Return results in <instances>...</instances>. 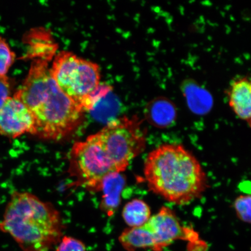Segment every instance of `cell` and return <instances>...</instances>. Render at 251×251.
<instances>
[{"label": "cell", "instance_id": "obj_9", "mask_svg": "<svg viewBox=\"0 0 251 251\" xmlns=\"http://www.w3.org/2000/svg\"><path fill=\"white\" fill-rule=\"evenodd\" d=\"M126 180L121 173L112 172L103 178L99 191L102 193L100 209L108 216L114 215L121 202Z\"/></svg>", "mask_w": 251, "mask_h": 251}, {"label": "cell", "instance_id": "obj_13", "mask_svg": "<svg viewBox=\"0 0 251 251\" xmlns=\"http://www.w3.org/2000/svg\"><path fill=\"white\" fill-rule=\"evenodd\" d=\"M122 246L127 251L151 249L155 251V243L145 225L130 227L122 232L119 237Z\"/></svg>", "mask_w": 251, "mask_h": 251}, {"label": "cell", "instance_id": "obj_1", "mask_svg": "<svg viewBox=\"0 0 251 251\" xmlns=\"http://www.w3.org/2000/svg\"><path fill=\"white\" fill-rule=\"evenodd\" d=\"M52 50L39 52L23 84L14 96L32 113L33 135L43 140L58 141L79 126L84 112L63 93L51 76L49 61Z\"/></svg>", "mask_w": 251, "mask_h": 251}, {"label": "cell", "instance_id": "obj_11", "mask_svg": "<svg viewBox=\"0 0 251 251\" xmlns=\"http://www.w3.org/2000/svg\"><path fill=\"white\" fill-rule=\"evenodd\" d=\"M144 115L151 125L159 128H167L175 123L177 109L168 99L158 97L147 103Z\"/></svg>", "mask_w": 251, "mask_h": 251}, {"label": "cell", "instance_id": "obj_4", "mask_svg": "<svg viewBox=\"0 0 251 251\" xmlns=\"http://www.w3.org/2000/svg\"><path fill=\"white\" fill-rule=\"evenodd\" d=\"M50 72L59 89L84 112L92 110L111 90L100 84L99 65L70 51L56 54Z\"/></svg>", "mask_w": 251, "mask_h": 251}, {"label": "cell", "instance_id": "obj_18", "mask_svg": "<svg viewBox=\"0 0 251 251\" xmlns=\"http://www.w3.org/2000/svg\"><path fill=\"white\" fill-rule=\"evenodd\" d=\"M11 84L7 76L0 77V109L6 100L11 97Z\"/></svg>", "mask_w": 251, "mask_h": 251}, {"label": "cell", "instance_id": "obj_16", "mask_svg": "<svg viewBox=\"0 0 251 251\" xmlns=\"http://www.w3.org/2000/svg\"><path fill=\"white\" fill-rule=\"evenodd\" d=\"M250 195H241L235 199L234 208L238 218L247 224H251Z\"/></svg>", "mask_w": 251, "mask_h": 251}, {"label": "cell", "instance_id": "obj_7", "mask_svg": "<svg viewBox=\"0 0 251 251\" xmlns=\"http://www.w3.org/2000/svg\"><path fill=\"white\" fill-rule=\"evenodd\" d=\"M144 225L155 241V251H161L175 240L196 239L195 232L183 227L175 213L167 207H162Z\"/></svg>", "mask_w": 251, "mask_h": 251}, {"label": "cell", "instance_id": "obj_15", "mask_svg": "<svg viewBox=\"0 0 251 251\" xmlns=\"http://www.w3.org/2000/svg\"><path fill=\"white\" fill-rule=\"evenodd\" d=\"M16 55L7 41L0 36V77L7 76V74L15 60Z\"/></svg>", "mask_w": 251, "mask_h": 251}, {"label": "cell", "instance_id": "obj_17", "mask_svg": "<svg viewBox=\"0 0 251 251\" xmlns=\"http://www.w3.org/2000/svg\"><path fill=\"white\" fill-rule=\"evenodd\" d=\"M56 251H86V247L83 241L65 235L57 244Z\"/></svg>", "mask_w": 251, "mask_h": 251}, {"label": "cell", "instance_id": "obj_10", "mask_svg": "<svg viewBox=\"0 0 251 251\" xmlns=\"http://www.w3.org/2000/svg\"><path fill=\"white\" fill-rule=\"evenodd\" d=\"M228 103L238 118L251 121V85L249 78L243 77L233 80L228 91Z\"/></svg>", "mask_w": 251, "mask_h": 251}, {"label": "cell", "instance_id": "obj_6", "mask_svg": "<svg viewBox=\"0 0 251 251\" xmlns=\"http://www.w3.org/2000/svg\"><path fill=\"white\" fill-rule=\"evenodd\" d=\"M70 173L77 183L91 191H99L106 176L115 172L96 134L74 144L70 153Z\"/></svg>", "mask_w": 251, "mask_h": 251}, {"label": "cell", "instance_id": "obj_8", "mask_svg": "<svg viewBox=\"0 0 251 251\" xmlns=\"http://www.w3.org/2000/svg\"><path fill=\"white\" fill-rule=\"evenodd\" d=\"M34 127L30 109L17 97H9L0 109V134L16 139L26 133L32 134Z\"/></svg>", "mask_w": 251, "mask_h": 251}, {"label": "cell", "instance_id": "obj_3", "mask_svg": "<svg viewBox=\"0 0 251 251\" xmlns=\"http://www.w3.org/2000/svg\"><path fill=\"white\" fill-rule=\"evenodd\" d=\"M64 227L60 213L52 204L26 191L12 194L0 222V230L23 251L51 250L64 236Z\"/></svg>", "mask_w": 251, "mask_h": 251}, {"label": "cell", "instance_id": "obj_5", "mask_svg": "<svg viewBox=\"0 0 251 251\" xmlns=\"http://www.w3.org/2000/svg\"><path fill=\"white\" fill-rule=\"evenodd\" d=\"M96 134L115 172H124L146 149V131L136 117L115 119Z\"/></svg>", "mask_w": 251, "mask_h": 251}, {"label": "cell", "instance_id": "obj_14", "mask_svg": "<svg viewBox=\"0 0 251 251\" xmlns=\"http://www.w3.org/2000/svg\"><path fill=\"white\" fill-rule=\"evenodd\" d=\"M122 217L130 227L141 226L151 218V209L144 201L134 199L126 204L122 211Z\"/></svg>", "mask_w": 251, "mask_h": 251}, {"label": "cell", "instance_id": "obj_12", "mask_svg": "<svg viewBox=\"0 0 251 251\" xmlns=\"http://www.w3.org/2000/svg\"><path fill=\"white\" fill-rule=\"evenodd\" d=\"M182 92L188 107L198 115H204L210 111L213 106V99L208 91L193 80H186L182 83Z\"/></svg>", "mask_w": 251, "mask_h": 251}, {"label": "cell", "instance_id": "obj_2", "mask_svg": "<svg viewBox=\"0 0 251 251\" xmlns=\"http://www.w3.org/2000/svg\"><path fill=\"white\" fill-rule=\"evenodd\" d=\"M144 174L151 191L177 205L199 199L208 187L199 161L178 144H164L151 152Z\"/></svg>", "mask_w": 251, "mask_h": 251}]
</instances>
